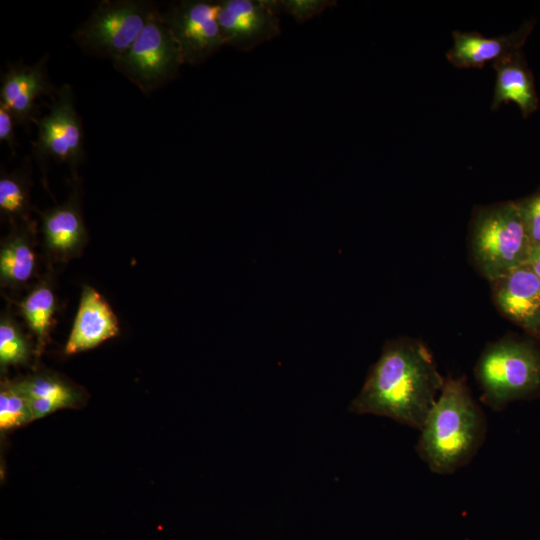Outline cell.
Instances as JSON below:
<instances>
[{"label":"cell","mask_w":540,"mask_h":540,"mask_svg":"<svg viewBox=\"0 0 540 540\" xmlns=\"http://www.w3.org/2000/svg\"><path fill=\"white\" fill-rule=\"evenodd\" d=\"M35 269V255L26 238L16 236L0 252L1 280L9 284L28 281Z\"/></svg>","instance_id":"obj_17"},{"label":"cell","mask_w":540,"mask_h":540,"mask_svg":"<svg viewBox=\"0 0 540 540\" xmlns=\"http://www.w3.org/2000/svg\"><path fill=\"white\" fill-rule=\"evenodd\" d=\"M474 371L481 401L493 411L540 398V346L535 339L509 337L489 344Z\"/></svg>","instance_id":"obj_3"},{"label":"cell","mask_w":540,"mask_h":540,"mask_svg":"<svg viewBox=\"0 0 540 540\" xmlns=\"http://www.w3.org/2000/svg\"><path fill=\"white\" fill-rule=\"evenodd\" d=\"M154 9L141 1H105L75 34L78 45L98 57L117 61L132 46Z\"/></svg>","instance_id":"obj_6"},{"label":"cell","mask_w":540,"mask_h":540,"mask_svg":"<svg viewBox=\"0 0 540 540\" xmlns=\"http://www.w3.org/2000/svg\"><path fill=\"white\" fill-rule=\"evenodd\" d=\"M472 260L490 282L528 263L532 248L515 201L478 207L469 232Z\"/></svg>","instance_id":"obj_4"},{"label":"cell","mask_w":540,"mask_h":540,"mask_svg":"<svg viewBox=\"0 0 540 540\" xmlns=\"http://www.w3.org/2000/svg\"><path fill=\"white\" fill-rule=\"evenodd\" d=\"M532 251L540 248V189L515 201Z\"/></svg>","instance_id":"obj_22"},{"label":"cell","mask_w":540,"mask_h":540,"mask_svg":"<svg viewBox=\"0 0 540 540\" xmlns=\"http://www.w3.org/2000/svg\"><path fill=\"white\" fill-rule=\"evenodd\" d=\"M31 412L27 399L15 383L5 384L0 391V429L7 431L30 423Z\"/></svg>","instance_id":"obj_19"},{"label":"cell","mask_w":540,"mask_h":540,"mask_svg":"<svg viewBox=\"0 0 540 540\" xmlns=\"http://www.w3.org/2000/svg\"><path fill=\"white\" fill-rule=\"evenodd\" d=\"M492 66L496 80L491 109L495 111L502 104L513 102L524 118L537 111L539 99L534 77L522 51L494 62Z\"/></svg>","instance_id":"obj_13"},{"label":"cell","mask_w":540,"mask_h":540,"mask_svg":"<svg viewBox=\"0 0 540 540\" xmlns=\"http://www.w3.org/2000/svg\"><path fill=\"white\" fill-rule=\"evenodd\" d=\"M28 205L27 189L17 174H2L0 178V209L11 216L22 215Z\"/></svg>","instance_id":"obj_21"},{"label":"cell","mask_w":540,"mask_h":540,"mask_svg":"<svg viewBox=\"0 0 540 540\" xmlns=\"http://www.w3.org/2000/svg\"><path fill=\"white\" fill-rule=\"evenodd\" d=\"M416 452L436 474L449 475L469 464L487 435V418L465 377H449L427 416Z\"/></svg>","instance_id":"obj_2"},{"label":"cell","mask_w":540,"mask_h":540,"mask_svg":"<svg viewBox=\"0 0 540 540\" xmlns=\"http://www.w3.org/2000/svg\"><path fill=\"white\" fill-rule=\"evenodd\" d=\"M534 26L535 21L526 20L518 29L495 37L474 31H454L453 45L447 51L446 58L457 68H482L488 62L494 63L522 51Z\"/></svg>","instance_id":"obj_11"},{"label":"cell","mask_w":540,"mask_h":540,"mask_svg":"<svg viewBox=\"0 0 540 540\" xmlns=\"http://www.w3.org/2000/svg\"><path fill=\"white\" fill-rule=\"evenodd\" d=\"M54 310V293L46 284L37 286L21 304L23 317L40 344L46 339Z\"/></svg>","instance_id":"obj_18"},{"label":"cell","mask_w":540,"mask_h":540,"mask_svg":"<svg viewBox=\"0 0 540 540\" xmlns=\"http://www.w3.org/2000/svg\"><path fill=\"white\" fill-rule=\"evenodd\" d=\"M183 64L181 48L156 10L132 46L115 61L116 68L145 92L172 79Z\"/></svg>","instance_id":"obj_5"},{"label":"cell","mask_w":540,"mask_h":540,"mask_svg":"<svg viewBox=\"0 0 540 540\" xmlns=\"http://www.w3.org/2000/svg\"><path fill=\"white\" fill-rule=\"evenodd\" d=\"M47 247L59 254L75 252L84 242L85 228L74 203H66L43 214Z\"/></svg>","instance_id":"obj_16"},{"label":"cell","mask_w":540,"mask_h":540,"mask_svg":"<svg viewBox=\"0 0 540 540\" xmlns=\"http://www.w3.org/2000/svg\"><path fill=\"white\" fill-rule=\"evenodd\" d=\"M332 4V1L323 0L279 1L280 9L283 8L298 21H305Z\"/></svg>","instance_id":"obj_23"},{"label":"cell","mask_w":540,"mask_h":540,"mask_svg":"<svg viewBox=\"0 0 540 540\" xmlns=\"http://www.w3.org/2000/svg\"><path fill=\"white\" fill-rule=\"evenodd\" d=\"M29 346L22 332L13 320L2 317L0 322V363L1 366L26 362Z\"/></svg>","instance_id":"obj_20"},{"label":"cell","mask_w":540,"mask_h":540,"mask_svg":"<svg viewBox=\"0 0 540 540\" xmlns=\"http://www.w3.org/2000/svg\"><path fill=\"white\" fill-rule=\"evenodd\" d=\"M219 2L181 1L164 15L187 64H198L225 45L218 22Z\"/></svg>","instance_id":"obj_7"},{"label":"cell","mask_w":540,"mask_h":540,"mask_svg":"<svg viewBox=\"0 0 540 540\" xmlns=\"http://www.w3.org/2000/svg\"><path fill=\"white\" fill-rule=\"evenodd\" d=\"M444 382L424 343L409 337L389 340L349 411L387 417L420 430Z\"/></svg>","instance_id":"obj_1"},{"label":"cell","mask_w":540,"mask_h":540,"mask_svg":"<svg viewBox=\"0 0 540 540\" xmlns=\"http://www.w3.org/2000/svg\"><path fill=\"white\" fill-rule=\"evenodd\" d=\"M218 22L225 45L249 51L280 34L279 1H219Z\"/></svg>","instance_id":"obj_8"},{"label":"cell","mask_w":540,"mask_h":540,"mask_svg":"<svg viewBox=\"0 0 540 540\" xmlns=\"http://www.w3.org/2000/svg\"><path fill=\"white\" fill-rule=\"evenodd\" d=\"M15 118L6 105L0 102V140L6 142L14 152ZM17 123V122H16Z\"/></svg>","instance_id":"obj_24"},{"label":"cell","mask_w":540,"mask_h":540,"mask_svg":"<svg viewBox=\"0 0 540 540\" xmlns=\"http://www.w3.org/2000/svg\"><path fill=\"white\" fill-rule=\"evenodd\" d=\"M118 333V320L110 305L94 288L85 286L65 353L90 350Z\"/></svg>","instance_id":"obj_12"},{"label":"cell","mask_w":540,"mask_h":540,"mask_svg":"<svg viewBox=\"0 0 540 540\" xmlns=\"http://www.w3.org/2000/svg\"><path fill=\"white\" fill-rule=\"evenodd\" d=\"M528 264L540 279V248L532 251Z\"/></svg>","instance_id":"obj_25"},{"label":"cell","mask_w":540,"mask_h":540,"mask_svg":"<svg viewBox=\"0 0 540 540\" xmlns=\"http://www.w3.org/2000/svg\"><path fill=\"white\" fill-rule=\"evenodd\" d=\"M38 126L35 148L38 156L76 165L83 155V135L69 86L65 85L57 92L49 114L39 121Z\"/></svg>","instance_id":"obj_10"},{"label":"cell","mask_w":540,"mask_h":540,"mask_svg":"<svg viewBox=\"0 0 540 540\" xmlns=\"http://www.w3.org/2000/svg\"><path fill=\"white\" fill-rule=\"evenodd\" d=\"M43 60L33 66L11 67L3 76L1 101L12 112L17 123L32 119L37 97L48 91Z\"/></svg>","instance_id":"obj_14"},{"label":"cell","mask_w":540,"mask_h":540,"mask_svg":"<svg viewBox=\"0 0 540 540\" xmlns=\"http://www.w3.org/2000/svg\"><path fill=\"white\" fill-rule=\"evenodd\" d=\"M15 385L27 399L32 420L73 407L79 401L78 392L55 376L36 375Z\"/></svg>","instance_id":"obj_15"},{"label":"cell","mask_w":540,"mask_h":540,"mask_svg":"<svg viewBox=\"0 0 540 540\" xmlns=\"http://www.w3.org/2000/svg\"><path fill=\"white\" fill-rule=\"evenodd\" d=\"M501 314L540 341V279L528 263L491 282Z\"/></svg>","instance_id":"obj_9"}]
</instances>
